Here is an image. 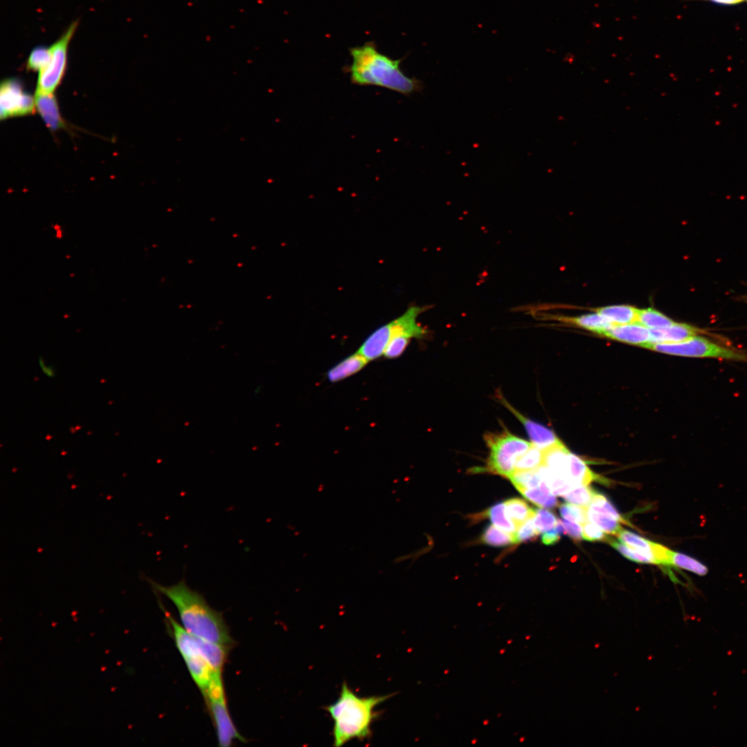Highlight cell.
Instances as JSON below:
<instances>
[{
	"instance_id": "obj_1",
	"label": "cell",
	"mask_w": 747,
	"mask_h": 747,
	"mask_svg": "<svg viewBox=\"0 0 747 747\" xmlns=\"http://www.w3.org/2000/svg\"><path fill=\"white\" fill-rule=\"evenodd\" d=\"M349 50L351 63L344 70L349 74L352 84L380 86L407 96L422 91L423 82L407 76L400 69L405 57L394 59L381 53L373 41Z\"/></svg>"
},
{
	"instance_id": "obj_2",
	"label": "cell",
	"mask_w": 747,
	"mask_h": 747,
	"mask_svg": "<svg viewBox=\"0 0 747 747\" xmlns=\"http://www.w3.org/2000/svg\"><path fill=\"white\" fill-rule=\"evenodd\" d=\"M150 583L173 602L187 632L212 643L232 645L233 640L221 614L212 608L201 593L190 588L184 580L170 586L152 580Z\"/></svg>"
},
{
	"instance_id": "obj_3",
	"label": "cell",
	"mask_w": 747,
	"mask_h": 747,
	"mask_svg": "<svg viewBox=\"0 0 747 747\" xmlns=\"http://www.w3.org/2000/svg\"><path fill=\"white\" fill-rule=\"evenodd\" d=\"M393 695L360 697L344 682L338 699L324 708L333 721V746L370 738L371 725L378 714L375 708Z\"/></svg>"
},
{
	"instance_id": "obj_4",
	"label": "cell",
	"mask_w": 747,
	"mask_h": 747,
	"mask_svg": "<svg viewBox=\"0 0 747 747\" xmlns=\"http://www.w3.org/2000/svg\"><path fill=\"white\" fill-rule=\"evenodd\" d=\"M176 647L201 693L207 691L222 673L216 672L204 658L200 638L187 632L167 611H165Z\"/></svg>"
},
{
	"instance_id": "obj_5",
	"label": "cell",
	"mask_w": 747,
	"mask_h": 747,
	"mask_svg": "<svg viewBox=\"0 0 747 747\" xmlns=\"http://www.w3.org/2000/svg\"><path fill=\"white\" fill-rule=\"evenodd\" d=\"M484 440L490 450L486 470L508 478L515 472L519 458L533 445L507 430L486 432Z\"/></svg>"
},
{
	"instance_id": "obj_6",
	"label": "cell",
	"mask_w": 747,
	"mask_h": 747,
	"mask_svg": "<svg viewBox=\"0 0 747 747\" xmlns=\"http://www.w3.org/2000/svg\"><path fill=\"white\" fill-rule=\"evenodd\" d=\"M643 347L673 356L714 358L747 362L746 354L717 344L699 335L681 342L648 343Z\"/></svg>"
},
{
	"instance_id": "obj_7",
	"label": "cell",
	"mask_w": 747,
	"mask_h": 747,
	"mask_svg": "<svg viewBox=\"0 0 747 747\" xmlns=\"http://www.w3.org/2000/svg\"><path fill=\"white\" fill-rule=\"evenodd\" d=\"M78 26V21H73L51 46V59L48 64L38 72L35 93H54L66 73L68 50Z\"/></svg>"
},
{
	"instance_id": "obj_8",
	"label": "cell",
	"mask_w": 747,
	"mask_h": 747,
	"mask_svg": "<svg viewBox=\"0 0 747 747\" xmlns=\"http://www.w3.org/2000/svg\"><path fill=\"white\" fill-rule=\"evenodd\" d=\"M203 695L215 725L219 746L229 747L235 739L246 741L230 716L222 678L214 681Z\"/></svg>"
},
{
	"instance_id": "obj_9",
	"label": "cell",
	"mask_w": 747,
	"mask_h": 747,
	"mask_svg": "<svg viewBox=\"0 0 747 747\" xmlns=\"http://www.w3.org/2000/svg\"><path fill=\"white\" fill-rule=\"evenodd\" d=\"M0 107L1 120L30 115L36 109L35 97L24 91L21 82L16 77L1 82Z\"/></svg>"
},
{
	"instance_id": "obj_10",
	"label": "cell",
	"mask_w": 747,
	"mask_h": 747,
	"mask_svg": "<svg viewBox=\"0 0 747 747\" xmlns=\"http://www.w3.org/2000/svg\"><path fill=\"white\" fill-rule=\"evenodd\" d=\"M497 398L522 424L533 445L546 450L562 443L553 430L526 417L514 408L501 394H497Z\"/></svg>"
},
{
	"instance_id": "obj_11",
	"label": "cell",
	"mask_w": 747,
	"mask_h": 747,
	"mask_svg": "<svg viewBox=\"0 0 747 747\" xmlns=\"http://www.w3.org/2000/svg\"><path fill=\"white\" fill-rule=\"evenodd\" d=\"M601 335L640 347L651 342L650 330L638 322L612 325Z\"/></svg>"
},
{
	"instance_id": "obj_12",
	"label": "cell",
	"mask_w": 747,
	"mask_h": 747,
	"mask_svg": "<svg viewBox=\"0 0 747 747\" xmlns=\"http://www.w3.org/2000/svg\"><path fill=\"white\" fill-rule=\"evenodd\" d=\"M35 102L37 111L51 131L66 128V124L61 116L54 93H35Z\"/></svg>"
},
{
	"instance_id": "obj_13",
	"label": "cell",
	"mask_w": 747,
	"mask_h": 747,
	"mask_svg": "<svg viewBox=\"0 0 747 747\" xmlns=\"http://www.w3.org/2000/svg\"><path fill=\"white\" fill-rule=\"evenodd\" d=\"M391 337V325L389 322L374 331L364 341L357 351L369 361L376 360L383 356Z\"/></svg>"
},
{
	"instance_id": "obj_14",
	"label": "cell",
	"mask_w": 747,
	"mask_h": 747,
	"mask_svg": "<svg viewBox=\"0 0 747 747\" xmlns=\"http://www.w3.org/2000/svg\"><path fill=\"white\" fill-rule=\"evenodd\" d=\"M649 330L650 343L681 342L696 336L700 333L697 328L677 322H674L667 327Z\"/></svg>"
},
{
	"instance_id": "obj_15",
	"label": "cell",
	"mask_w": 747,
	"mask_h": 747,
	"mask_svg": "<svg viewBox=\"0 0 747 747\" xmlns=\"http://www.w3.org/2000/svg\"><path fill=\"white\" fill-rule=\"evenodd\" d=\"M569 456V478L575 486H587L592 481L609 485V479L593 472L580 457L571 452Z\"/></svg>"
},
{
	"instance_id": "obj_16",
	"label": "cell",
	"mask_w": 747,
	"mask_h": 747,
	"mask_svg": "<svg viewBox=\"0 0 747 747\" xmlns=\"http://www.w3.org/2000/svg\"><path fill=\"white\" fill-rule=\"evenodd\" d=\"M569 452L563 443L544 450V465L555 476L569 480Z\"/></svg>"
},
{
	"instance_id": "obj_17",
	"label": "cell",
	"mask_w": 747,
	"mask_h": 747,
	"mask_svg": "<svg viewBox=\"0 0 747 747\" xmlns=\"http://www.w3.org/2000/svg\"><path fill=\"white\" fill-rule=\"evenodd\" d=\"M369 360L359 352L347 357L334 367L327 374V379L331 382H339L360 371Z\"/></svg>"
},
{
	"instance_id": "obj_18",
	"label": "cell",
	"mask_w": 747,
	"mask_h": 747,
	"mask_svg": "<svg viewBox=\"0 0 747 747\" xmlns=\"http://www.w3.org/2000/svg\"><path fill=\"white\" fill-rule=\"evenodd\" d=\"M596 312L612 324H626L637 322L638 309L629 305H612L599 308Z\"/></svg>"
},
{
	"instance_id": "obj_19",
	"label": "cell",
	"mask_w": 747,
	"mask_h": 747,
	"mask_svg": "<svg viewBox=\"0 0 747 747\" xmlns=\"http://www.w3.org/2000/svg\"><path fill=\"white\" fill-rule=\"evenodd\" d=\"M557 319L584 328L600 335L614 325L598 312L578 317H560Z\"/></svg>"
},
{
	"instance_id": "obj_20",
	"label": "cell",
	"mask_w": 747,
	"mask_h": 747,
	"mask_svg": "<svg viewBox=\"0 0 747 747\" xmlns=\"http://www.w3.org/2000/svg\"><path fill=\"white\" fill-rule=\"evenodd\" d=\"M520 493L526 499L542 508H554L558 505L557 498L543 481L538 487L523 490Z\"/></svg>"
},
{
	"instance_id": "obj_21",
	"label": "cell",
	"mask_w": 747,
	"mask_h": 747,
	"mask_svg": "<svg viewBox=\"0 0 747 747\" xmlns=\"http://www.w3.org/2000/svg\"><path fill=\"white\" fill-rule=\"evenodd\" d=\"M508 517L518 528L527 519L534 517L535 509L531 508L524 500L511 498L504 501Z\"/></svg>"
},
{
	"instance_id": "obj_22",
	"label": "cell",
	"mask_w": 747,
	"mask_h": 747,
	"mask_svg": "<svg viewBox=\"0 0 747 747\" xmlns=\"http://www.w3.org/2000/svg\"><path fill=\"white\" fill-rule=\"evenodd\" d=\"M482 516L490 519L493 525L515 537L517 526L508 517L504 502H499L486 510Z\"/></svg>"
},
{
	"instance_id": "obj_23",
	"label": "cell",
	"mask_w": 747,
	"mask_h": 747,
	"mask_svg": "<svg viewBox=\"0 0 747 747\" xmlns=\"http://www.w3.org/2000/svg\"><path fill=\"white\" fill-rule=\"evenodd\" d=\"M675 566L687 570L700 576L708 573V568L699 560L682 553L671 551L670 566Z\"/></svg>"
},
{
	"instance_id": "obj_24",
	"label": "cell",
	"mask_w": 747,
	"mask_h": 747,
	"mask_svg": "<svg viewBox=\"0 0 747 747\" xmlns=\"http://www.w3.org/2000/svg\"><path fill=\"white\" fill-rule=\"evenodd\" d=\"M588 508L593 511L609 516L625 525L631 526V523L618 512L608 497L602 493L597 492Z\"/></svg>"
},
{
	"instance_id": "obj_25",
	"label": "cell",
	"mask_w": 747,
	"mask_h": 747,
	"mask_svg": "<svg viewBox=\"0 0 747 747\" xmlns=\"http://www.w3.org/2000/svg\"><path fill=\"white\" fill-rule=\"evenodd\" d=\"M481 542L495 547H504L516 543L513 535L499 530L493 524H490L485 528L481 536Z\"/></svg>"
},
{
	"instance_id": "obj_26",
	"label": "cell",
	"mask_w": 747,
	"mask_h": 747,
	"mask_svg": "<svg viewBox=\"0 0 747 747\" xmlns=\"http://www.w3.org/2000/svg\"><path fill=\"white\" fill-rule=\"evenodd\" d=\"M637 322L649 329H655L667 327L674 322L661 312L648 308L638 309Z\"/></svg>"
},
{
	"instance_id": "obj_27",
	"label": "cell",
	"mask_w": 747,
	"mask_h": 747,
	"mask_svg": "<svg viewBox=\"0 0 747 747\" xmlns=\"http://www.w3.org/2000/svg\"><path fill=\"white\" fill-rule=\"evenodd\" d=\"M586 515L587 521L594 524L606 533L617 536L623 529L617 520L593 511L588 507L586 508Z\"/></svg>"
},
{
	"instance_id": "obj_28",
	"label": "cell",
	"mask_w": 747,
	"mask_h": 747,
	"mask_svg": "<svg viewBox=\"0 0 747 747\" xmlns=\"http://www.w3.org/2000/svg\"><path fill=\"white\" fill-rule=\"evenodd\" d=\"M543 464L544 450L532 445L517 462L515 472L533 470Z\"/></svg>"
},
{
	"instance_id": "obj_29",
	"label": "cell",
	"mask_w": 747,
	"mask_h": 747,
	"mask_svg": "<svg viewBox=\"0 0 747 747\" xmlns=\"http://www.w3.org/2000/svg\"><path fill=\"white\" fill-rule=\"evenodd\" d=\"M50 59V46H38L30 53L26 67L28 71L39 72L48 64Z\"/></svg>"
},
{
	"instance_id": "obj_30",
	"label": "cell",
	"mask_w": 747,
	"mask_h": 747,
	"mask_svg": "<svg viewBox=\"0 0 747 747\" xmlns=\"http://www.w3.org/2000/svg\"><path fill=\"white\" fill-rule=\"evenodd\" d=\"M597 492L589 485L575 487L562 497L568 503L587 508Z\"/></svg>"
},
{
	"instance_id": "obj_31",
	"label": "cell",
	"mask_w": 747,
	"mask_h": 747,
	"mask_svg": "<svg viewBox=\"0 0 747 747\" xmlns=\"http://www.w3.org/2000/svg\"><path fill=\"white\" fill-rule=\"evenodd\" d=\"M508 479L519 492L538 487L542 481L536 470L515 472Z\"/></svg>"
},
{
	"instance_id": "obj_32",
	"label": "cell",
	"mask_w": 747,
	"mask_h": 747,
	"mask_svg": "<svg viewBox=\"0 0 747 747\" xmlns=\"http://www.w3.org/2000/svg\"><path fill=\"white\" fill-rule=\"evenodd\" d=\"M534 525L540 533H545L554 528L558 519L551 511L544 508L535 509V513L533 517Z\"/></svg>"
},
{
	"instance_id": "obj_33",
	"label": "cell",
	"mask_w": 747,
	"mask_h": 747,
	"mask_svg": "<svg viewBox=\"0 0 747 747\" xmlns=\"http://www.w3.org/2000/svg\"><path fill=\"white\" fill-rule=\"evenodd\" d=\"M614 548L629 560L638 563L654 564L648 557L630 548L620 540L610 537L607 542Z\"/></svg>"
},
{
	"instance_id": "obj_34",
	"label": "cell",
	"mask_w": 747,
	"mask_h": 747,
	"mask_svg": "<svg viewBox=\"0 0 747 747\" xmlns=\"http://www.w3.org/2000/svg\"><path fill=\"white\" fill-rule=\"evenodd\" d=\"M559 511L560 515L566 520L580 524H583L587 521L586 508L584 507L570 503H564L560 505Z\"/></svg>"
},
{
	"instance_id": "obj_35",
	"label": "cell",
	"mask_w": 747,
	"mask_h": 747,
	"mask_svg": "<svg viewBox=\"0 0 747 747\" xmlns=\"http://www.w3.org/2000/svg\"><path fill=\"white\" fill-rule=\"evenodd\" d=\"M410 338L403 335H393L390 338L383 356L388 359L399 357L407 348Z\"/></svg>"
},
{
	"instance_id": "obj_36",
	"label": "cell",
	"mask_w": 747,
	"mask_h": 747,
	"mask_svg": "<svg viewBox=\"0 0 747 747\" xmlns=\"http://www.w3.org/2000/svg\"><path fill=\"white\" fill-rule=\"evenodd\" d=\"M540 533L536 529L533 517L527 519L518 528L515 535L516 543L535 541Z\"/></svg>"
},
{
	"instance_id": "obj_37",
	"label": "cell",
	"mask_w": 747,
	"mask_h": 747,
	"mask_svg": "<svg viewBox=\"0 0 747 747\" xmlns=\"http://www.w3.org/2000/svg\"><path fill=\"white\" fill-rule=\"evenodd\" d=\"M583 539L589 542H606L610 538L598 526L589 521L582 524Z\"/></svg>"
},
{
	"instance_id": "obj_38",
	"label": "cell",
	"mask_w": 747,
	"mask_h": 747,
	"mask_svg": "<svg viewBox=\"0 0 747 747\" xmlns=\"http://www.w3.org/2000/svg\"><path fill=\"white\" fill-rule=\"evenodd\" d=\"M564 528V535L569 537L573 542H580L582 540V527L580 524L568 522L566 519H560Z\"/></svg>"
},
{
	"instance_id": "obj_39",
	"label": "cell",
	"mask_w": 747,
	"mask_h": 747,
	"mask_svg": "<svg viewBox=\"0 0 747 747\" xmlns=\"http://www.w3.org/2000/svg\"><path fill=\"white\" fill-rule=\"evenodd\" d=\"M562 535H564V528L558 519L556 526L542 535V542L545 545H553L560 541Z\"/></svg>"
},
{
	"instance_id": "obj_40",
	"label": "cell",
	"mask_w": 747,
	"mask_h": 747,
	"mask_svg": "<svg viewBox=\"0 0 747 747\" xmlns=\"http://www.w3.org/2000/svg\"><path fill=\"white\" fill-rule=\"evenodd\" d=\"M39 365L44 375L50 378L54 377L55 372L53 366L46 365L42 358H39Z\"/></svg>"
},
{
	"instance_id": "obj_41",
	"label": "cell",
	"mask_w": 747,
	"mask_h": 747,
	"mask_svg": "<svg viewBox=\"0 0 747 747\" xmlns=\"http://www.w3.org/2000/svg\"><path fill=\"white\" fill-rule=\"evenodd\" d=\"M711 1H714V2H717V3H720L730 4V3H738V2L741 1H743V0H711Z\"/></svg>"
}]
</instances>
